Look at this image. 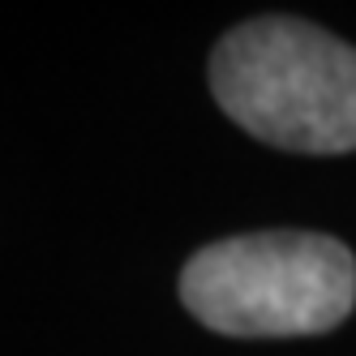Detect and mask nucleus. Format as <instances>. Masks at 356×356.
Listing matches in <instances>:
<instances>
[{"label":"nucleus","instance_id":"1","mask_svg":"<svg viewBox=\"0 0 356 356\" xmlns=\"http://www.w3.org/2000/svg\"><path fill=\"white\" fill-rule=\"evenodd\" d=\"M211 90L245 134L300 155L356 150V47L300 17H253L211 52Z\"/></svg>","mask_w":356,"mask_h":356},{"label":"nucleus","instance_id":"2","mask_svg":"<svg viewBox=\"0 0 356 356\" xmlns=\"http://www.w3.org/2000/svg\"><path fill=\"white\" fill-rule=\"evenodd\" d=\"M181 300L232 339L326 335L356 309V258L322 232L227 236L185 262Z\"/></svg>","mask_w":356,"mask_h":356}]
</instances>
